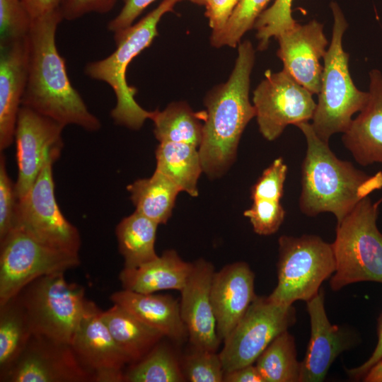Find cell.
<instances>
[{"mask_svg": "<svg viewBox=\"0 0 382 382\" xmlns=\"http://www.w3.org/2000/svg\"><path fill=\"white\" fill-rule=\"evenodd\" d=\"M296 127L303 132L307 144L301 165L299 197L303 214L314 216L330 212L339 223L361 200L382 188L381 171L369 175L352 163L339 159L308 122Z\"/></svg>", "mask_w": 382, "mask_h": 382, "instance_id": "3957f363", "label": "cell"}, {"mask_svg": "<svg viewBox=\"0 0 382 382\" xmlns=\"http://www.w3.org/2000/svg\"><path fill=\"white\" fill-rule=\"evenodd\" d=\"M158 226L136 211L119 222L115 235L124 268H137L158 257L155 250Z\"/></svg>", "mask_w": 382, "mask_h": 382, "instance_id": "484cf974", "label": "cell"}, {"mask_svg": "<svg viewBox=\"0 0 382 382\" xmlns=\"http://www.w3.org/2000/svg\"><path fill=\"white\" fill-rule=\"evenodd\" d=\"M130 199L140 213L158 224H166L181 190L168 178L155 170L151 177L127 186Z\"/></svg>", "mask_w": 382, "mask_h": 382, "instance_id": "4316f807", "label": "cell"}, {"mask_svg": "<svg viewBox=\"0 0 382 382\" xmlns=\"http://www.w3.org/2000/svg\"><path fill=\"white\" fill-rule=\"evenodd\" d=\"M278 243L277 284L269 299L285 306L308 301L335 271L332 243L316 235H284Z\"/></svg>", "mask_w": 382, "mask_h": 382, "instance_id": "ba28073f", "label": "cell"}, {"mask_svg": "<svg viewBox=\"0 0 382 382\" xmlns=\"http://www.w3.org/2000/svg\"><path fill=\"white\" fill-rule=\"evenodd\" d=\"M379 201H380L381 202H382V197L379 199Z\"/></svg>", "mask_w": 382, "mask_h": 382, "instance_id": "7dc6e473", "label": "cell"}, {"mask_svg": "<svg viewBox=\"0 0 382 382\" xmlns=\"http://www.w3.org/2000/svg\"><path fill=\"white\" fill-rule=\"evenodd\" d=\"M313 94L285 70H267L253 92V102L261 134L268 141L277 139L289 125L312 120L316 103Z\"/></svg>", "mask_w": 382, "mask_h": 382, "instance_id": "7c38bea8", "label": "cell"}, {"mask_svg": "<svg viewBox=\"0 0 382 382\" xmlns=\"http://www.w3.org/2000/svg\"><path fill=\"white\" fill-rule=\"evenodd\" d=\"M64 0H62V3L64 1Z\"/></svg>", "mask_w": 382, "mask_h": 382, "instance_id": "c3c4849f", "label": "cell"}, {"mask_svg": "<svg viewBox=\"0 0 382 382\" xmlns=\"http://www.w3.org/2000/svg\"><path fill=\"white\" fill-rule=\"evenodd\" d=\"M54 163H47L28 192L18 199L16 227L48 246L79 253V232L63 215L56 200Z\"/></svg>", "mask_w": 382, "mask_h": 382, "instance_id": "8fae6325", "label": "cell"}, {"mask_svg": "<svg viewBox=\"0 0 382 382\" xmlns=\"http://www.w3.org/2000/svg\"><path fill=\"white\" fill-rule=\"evenodd\" d=\"M102 317L116 344L129 364L142 359L165 337L121 306L113 303Z\"/></svg>", "mask_w": 382, "mask_h": 382, "instance_id": "cb8c5ba5", "label": "cell"}, {"mask_svg": "<svg viewBox=\"0 0 382 382\" xmlns=\"http://www.w3.org/2000/svg\"><path fill=\"white\" fill-rule=\"evenodd\" d=\"M185 381L190 382H221L225 371L219 354L194 349L184 357L181 364Z\"/></svg>", "mask_w": 382, "mask_h": 382, "instance_id": "836d02e7", "label": "cell"}, {"mask_svg": "<svg viewBox=\"0 0 382 382\" xmlns=\"http://www.w3.org/2000/svg\"><path fill=\"white\" fill-rule=\"evenodd\" d=\"M243 215L249 219L256 233L269 236L279 230L284 221L285 211L280 201L255 199Z\"/></svg>", "mask_w": 382, "mask_h": 382, "instance_id": "d590c367", "label": "cell"}, {"mask_svg": "<svg viewBox=\"0 0 382 382\" xmlns=\"http://www.w3.org/2000/svg\"><path fill=\"white\" fill-rule=\"evenodd\" d=\"M32 19L37 18L61 8L62 0H22Z\"/></svg>", "mask_w": 382, "mask_h": 382, "instance_id": "7bdbcfd3", "label": "cell"}, {"mask_svg": "<svg viewBox=\"0 0 382 382\" xmlns=\"http://www.w3.org/2000/svg\"><path fill=\"white\" fill-rule=\"evenodd\" d=\"M156 170L171 180L181 191L197 197L203 172L197 147L181 142L161 141L156 150Z\"/></svg>", "mask_w": 382, "mask_h": 382, "instance_id": "d4e9b609", "label": "cell"}, {"mask_svg": "<svg viewBox=\"0 0 382 382\" xmlns=\"http://www.w3.org/2000/svg\"><path fill=\"white\" fill-rule=\"evenodd\" d=\"M264 382H300L301 362L288 330L278 335L256 360Z\"/></svg>", "mask_w": 382, "mask_h": 382, "instance_id": "f546056e", "label": "cell"}, {"mask_svg": "<svg viewBox=\"0 0 382 382\" xmlns=\"http://www.w3.org/2000/svg\"><path fill=\"white\" fill-rule=\"evenodd\" d=\"M117 0H64L61 5L63 18L76 20L90 13H106L114 7Z\"/></svg>", "mask_w": 382, "mask_h": 382, "instance_id": "f35d334b", "label": "cell"}, {"mask_svg": "<svg viewBox=\"0 0 382 382\" xmlns=\"http://www.w3.org/2000/svg\"><path fill=\"white\" fill-rule=\"evenodd\" d=\"M16 296L33 335L71 344L88 301L83 287L57 272L36 279Z\"/></svg>", "mask_w": 382, "mask_h": 382, "instance_id": "52a82bcc", "label": "cell"}, {"mask_svg": "<svg viewBox=\"0 0 382 382\" xmlns=\"http://www.w3.org/2000/svg\"><path fill=\"white\" fill-rule=\"evenodd\" d=\"M79 264V253L48 246L16 227L0 241V305L36 279Z\"/></svg>", "mask_w": 382, "mask_h": 382, "instance_id": "9c48e42d", "label": "cell"}, {"mask_svg": "<svg viewBox=\"0 0 382 382\" xmlns=\"http://www.w3.org/2000/svg\"><path fill=\"white\" fill-rule=\"evenodd\" d=\"M365 382H382V359L372 366L363 377Z\"/></svg>", "mask_w": 382, "mask_h": 382, "instance_id": "f6af8a7d", "label": "cell"}, {"mask_svg": "<svg viewBox=\"0 0 382 382\" xmlns=\"http://www.w3.org/2000/svg\"><path fill=\"white\" fill-rule=\"evenodd\" d=\"M330 8L334 19L332 39L323 57L318 102L311 123L317 136L328 143L332 134L349 129L353 115L360 112L369 99V92L359 90L354 84L349 54L342 48L347 22L336 2H332Z\"/></svg>", "mask_w": 382, "mask_h": 382, "instance_id": "5b68a950", "label": "cell"}, {"mask_svg": "<svg viewBox=\"0 0 382 382\" xmlns=\"http://www.w3.org/2000/svg\"><path fill=\"white\" fill-rule=\"evenodd\" d=\"M306 305L311 337L301 361L300 382H320L324 381L335 359L349 349L355 339L349 331L330 322L325 309L323 289H320Z\"/></svg>", "mask_w": 382, "mask_h": 382, "instance_id": "ac0fdd59", "label": "cell"}, {"mask_svg": "<svg viewBox=\"0 0 382 382\" xmlns=\"http://www.w3.org/2000/svg\"><path fill=\"white\" fill-rule=\"evenodd\" d=\"M369 99L343 133L345 146L361 166L382 163V74L369 71Z\"/></svg>", "mask_w": 382, "mask_h": 382, "instance_id": "44dd1931", "label": "cell"}, {"mask_svg": "<svg viewBox=\"0 0 382 382\" xmlns=\"http://www.w3.org/2000/svg\"><path fill=\"white\" fill-rule=\"evenodd\" d=\"M182 1L163 0L137 23L114 34L116 49L111 54L86 65L84 73L88 77L105 82L112 89L116 104L110 117L116 125L138 130L146 120L151 119L153 111L144 110L135 100L137 88L127 83L126 71L132 59L149 47L158 35L161 18L173 12L175 6Z\"/></svg>", "mask_w": 382, "mask_h": 382, "instance_id": "277c9868", "label": "cell"}, {"mask_svg": "<svg viewBox=\"0 0 382 382\" xmlns=\"http://www.w3.org/2000/svg\"><path fill=\"white\" fill-rule=\"evenodd\" d=\"M103 311L88 300L71 346L96 382H123L128 361L112 337Z\"/></svg>", "mask_w": 382, "mask_h": 382, "instance_id": "9a60e30c", "label": "cell"}, {"mask_svg": "<svg viewBox=\"0 0 382 382\" xmlns=\"http://www.w3.org/2000/svg\"><path fill=\"white\" fill-rule=\"evenodd\" d=\"M64 127L30 108L21 107L14 137L18 166L15 186L18 199L28 192L47 163H55L59 158Z\"/></svg>", "mask_w": 382, "mask_h": 382, "instance_id": "4fadbf2b", "label": "cell"}, {"mask_svg": "<svg viewBox=\"0 0 382 382\" xmlns=\"http://www.w3.org/2000/svg\"><path fill=\"white\" fill-rule=\"evenodd\" d=\"M215 271L204 259L192 262L185 284L180 290L181 318L194 349L216 352L221 342L211 300Z\"/></svg>", "mask_w": 382, "mask_h": 382, "instance_id": "2e32d148", "label": "cell"}, {"mask_svg": "<svg viewBox=\"0 0 382 382\" xmlns=\"http://www.w3.org/2000/svg\"><path fill=\"white\" fill-rule=\"evenodd\" d=\"M188 1H190L191 2L196 4L204 6L207 0H188Z\"/></svg>", "mask_w": 382, "mask_h": 382, "instance_id": "bcb514c9", "label": "cell"}, {"mask_svg": "<svg viewBox=\"0 0 382 382\" xmlns=\"http://www.w3.org/2000/svg\"><path fill=\"white\" fill-rule=\"evenodd\" d=\"M33 335L26 312L17 296L0 305V375L18 359Z\"/></svg>", "mask_w": 382, "mask_h": 382, "instance_id": "f1b7e54d", "label": "cell"}, {"mask_svg": "<svg viewBox=\"0 0 382 382\" xmlns=\"http://www.w3.org/2000/svg\"><path fill=\"white\" fill-rule=\"evenodd\" d=\"M277 55L284 70L312 94H318L323 66L320 59L326 53L328 40L323 25L313 20L305 25L296 23L278 37Z\"/></svg>", "mask_w": 382, "mask_h": 382, "instance_id": "e0dca14e", "label": "cell"}, {"mask_svg": "<svg viewBox=\"0 0 382 382\" xmlns=\"http://www.w3.org/2000/svg\"><path fill=\"white\" fill-rule=\"evenodd\" d=\"M378 342L370 357L361 365L347 370L348 375L354 379L363 378L369 369L382 359V313L378 318Z\"/></svg>", "mask_w": 382, "mask_h": 382, "instance_id": "b9f144b4", "label": "cell"}, {"mask_svg": "<svg viewBox=\"0 0 382 382\" xmlns=\"http://www.w3.org/2000/svg\"><path fill=\"white\" fill-rule=\"evenodd\" d=\"M63 19L61 8L32 19L28 34V81L21 106L64 127L73 125L88 132H96L101 122L72 86L65 60L57 47V29Z\"/></svg>", "mask_w": 382, "mask_h": 382, "instance_id": "6da1fadb", "label": "cell"}, {"mask_svg": "<svg viewBox=\"0 0 382 382\" xmlns=\"http://www.w3.org/2000/svg\"><path fill=\"white\" fill-rule=\"evenodd\" d=\"M207 112H195L184 101L173 102L162 111H153L154 134L159 142H181L199 148Z\"/></svg>", "mask_w": 382, "mask_h": 382, "instance_id": "83f0119b", "label": "cell"}, {"mask_svg": "<svg viewBox=\"0 0 382 382\" xmlns=\"http://www.w3.org/2000/svg\"><path fill=\"white\" fill-rule=\"evenodd\" d=\"M124 5L120 13L108 23V29L113 34L131 26L137 17L156 0H122Z\"/></svg>", "mask_w": 382, "mask_h": 382, "instance_id": "ab89813d", "label": "cell"}, {"mask_svg": "<svg viewBox=\"0 0 382 382\" xmlns=\"http://www.w3.org/2000/svg\"><path fill=\"white\" fill-rule=\"evenodd\" d=\"M292 1L275 0L260 15L253 26L257 30L256 37L259 41L257 50H266L272 37L277 39L282 33L296 24L291 16Z\"/></svg>", "mask_w": 382, "mask_h": 382, "instance_id": "d6a6232c", "label": "cell"}, {"mask_svg": "<svg viewBox=\"0 0 382 382\" xmlns=\"http://www.w3.org/2000/svg\"><path fill=\"white\" fill-rule=\"evenodd\" d=\"M296 322L293 306H285L268 296H256L219 353L224 370L231 371L253 364L280 333Z\"/></svg>", "mask_w": 382, "mask_h": 382, "instance_id": "30bf717a", "label": "cell"}, {"mask_svg": "<svg viewBox=\"0 0 382 382\" xmlns=\"http://www.w3.org/2000/svg\"><path fill=\"white\" fill-rule=\"evenodd\" d=\"M18 196L15 183L8 174L5 156L0 155V241L3 240L16 225Z\"/></svg>", "mask_w": 382, "mask_h": 382, "instance_id": "74e56055", "label": "cell"}, {"mask_svg": "<svg viewBox=\"0 0 382 382\" xmlns=\"http://www.w3.org/2000/svg\"><path fill=\"white\" fill-rule=\"evenodd\" d=\"M0 150L14 142L18 115L26 88L29 38L0 45Z\"/></svg>", "mask_w": 382, "mask_h": 382, "instance_id": "d6986e66", "label": "cell"}, {"mask_svg": "<svg viewBox=\"0 0 382 382\" xmlns=\"http://www.w3.org/2000/svg\"><path fill=\"white\" fill-rule=\"evenodd\" d=\"M240 0H207L205 4V16L208 18L212 33L221 30Z\"/></svg>", "mask_w": 382, "mask_h": 382, "instance_id": "60d3db41", "label": "cell"}, {"mask_svg": "<svg viewBox=\"0 0 382 382\" xmlns=\"http://www.w3.org/2000/svg\"><path fill=\"white\" fill-rule=\"evenodd\" d=\"M31 22L22 0H0V45L28 35Z\"/></svg>", "mask_w": 382, "mask_h": 382, "instance_id": "e575fe53", "label": "cell"}, {"mask_svg": "<svg viewBox=\"0 0 382 382\" xmlns=\"http://www.w3.org/2000/svg\"><path fill=\"white\" fill-rule=\"evenodd\" d=\"M181 365L168 346L157 343L142 359L125 369V382H181Z\"/></svg>", "mask_w": 382, "mask_h": 382, "instance_id": "4dcf8cb0", "label": "cell"}, {"mask_svg": "<svg viewBox=\"0 0 382 382\" xmlns=\"http://www.w3.org/2000/svg\"><path fill=\"white\" fill-rule=\"evenodd\" d=\"M381 203L368 196L337 223L332 243L335 260L332 290L361 282L382 284V233L376 224Z\"/></svg>", "mask_w": 382, "mask_h": 382, "instance_id": "8992f818", "label": "cell"}, {"mask_svg": "<svg viewBox=\"0 0 382 382\" xmlns=\"http://www.w3.org/2000/svg\"><path fill=\"white\" fill-rule=\"evenodd\" d=\"M254 284V272L245 262L227 265L214 272L211 300L221 340L230 335L257 296Z\"/></svg>", "mask_w": 382, "mask_h": 382, "instance_id": "ffe728a7", "label": "cell"}, {"mask_svg": "<svg viewBox=\"0 0 382 382\" xmlns=\"http://www.w3.org/2000/svg\"><path fill=\"white\" fill-rule=\"evenodd\" d=\"M224 381L225 382H264L257 366L249 364L237 369L225 372Z\"/></svg>", "mask_w": 382, "mask_h": 382, "instance_id": "ee69618b", "label": "cell"}, {"mask_svg": "<svg viewBox=\"0 0 382 382\" xmlns=\"http://www.w3.org/2000/svg\"><path fill=\"white\" fill-rule=\"evenodd\" d=\"M118 304L165 337L180 340L187 335L181 318L180 303L169 295L142 294L122 289L110 296Z\"/></svg>", "mask_w": 382, "mask_h": 382, "instance_id": "7402d4cb", "label": "cell"}, {"mask_svg": "<svg viewBox=\"0 0 382 382\" xmlns=\"http://www.w3.org/2000/svg\"><path fill=\"white\" fill-rule=\"evenodd\" d=\"M270 0H240L224 28L212 33L211 45L236 47L243 35L253 28L260 15L265 10Z\"/></svg>", "mask_w": 382, "mask_h": 382, "instance_id": "1f68e13d", "label": "cell"}, {"mask_svg": "<svg viewBox=\"0 0 382 382\" xmlns=\"http://www.w3.org/2000/svg\"><path fill=\"white\" fill-rule=\"evenodd\" d=\"M1 382H96L70 344L33 335Z\"/></svg>", "mask_w": 382, "mask_h": 382, "instance_id": "5bb4252c", "label": "cell"}, {"mask_svg": "<svg viewBox=\"0 0 382 382\" xmlns=\"http://www.w3.org/2000/svg\"><path fill=\"white\" fill-rule=\"evenodd\" d=\"M287 166L279 157L263 170L251 188V199L280 201L283 197Z\"/></svg>", "mask_w": 382, "mask_h": 382, "instance_id": "8d00e7d4", "label": "cell"}, {"mask_svg": "<svg viewBox=\"0 0 382 382\" xmlns=\"http://www.w3.org/2000/svg\"><path fill=\"white\" fill-rule=\"evenodd\" d=\"M255 58L250 41L240 42L228 80L213 88L204 98L207 117L198 149L202 170L211 179L221 177L231 167L241 135L255 117V109L249 98Z\"/></svg>", "mask_w": 382, "mask_h": 382, "instance_id": "7a4b0ae2", "label": "cell"}, {"mask_svg": "<svg viewBox=\"0 0 382 382\" xmlns=\"http://www.w3.org/2000/svg\"><path fill=\"white\" fill-rule=\"evenodd\" d=\"M192 263L184 261L174 250L137 268H123L119 279L124 289L142 294L161 290L180 291L189 276Z\"/></svg>", "mask_w": 382, "mask_h": 382, "instance_id": "603a6c76", "label": "cell"}]
</instances>
